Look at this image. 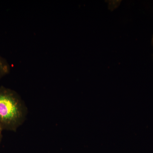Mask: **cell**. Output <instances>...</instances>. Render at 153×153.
I'll return each instance as SVG.
<instances>
[{"label": "cell", "instance_id": "1", "mask_svg": "<svg viewBox=\"0 0 153 153\" xmlns=\"http://www.w3.org/2000/svg\"><path fill=\"white\" fill-rule=\"evenodd\" d=\"M27 112L24 102L15 91L0 87V127L16 131L25 121Z\"/></svg>", "mask_w": 153, "mask_h": 153}, {"label": "cell", "instance_id": "2", "mask_svg": "<svg viewBox=\"0 0 153 153\" xmlns=\"http://www.w3.org/2000/svg\"><path fill=\"white\" fill-rule=\"evenodd\" d=\"M10 66L4 58L0 55V79L10 73Z\"/></svg>", "mask_w": 153, "mask_h": 153}, {"label": "cell", "instance_id": "3", "mask_svg": "<svg viewBox=\"0 0 153 153\" xmlns=\"http://www.w3.org/2000/svg\"><path fill=\"white\" fill-rule=\"evenodd\" d=\"M3 129L1 128L0 127V142H1V140L2 138V131Z\"/></svg>", "mask_w": 153, "mask_h": 153}, {"label": "cell", "instance_id": "4", "mask_svg": "<svg viewBox=\"0 0 153 153\" xmlns=\"http://www.w3.org/2000/svg\"><path fill=\"white\" fill-rule=\"evenodd\" d=\"M152 47H153V36L152 39Z\"/></svg>", "mask_w": 153, "mask_h": 153}]
</instances>
